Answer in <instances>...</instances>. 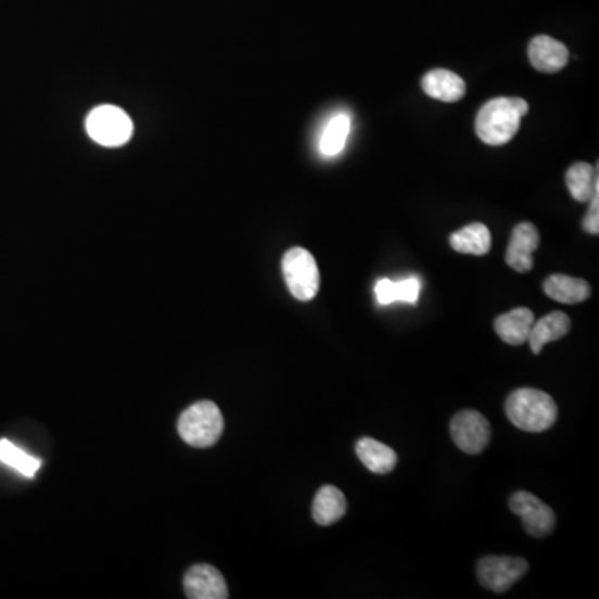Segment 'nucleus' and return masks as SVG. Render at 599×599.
<instances>
[{"label": "nucleus", "mask_w": 599, "mask_h": 599, "mask_svg": "<svg viewBox=\"0 0 599 599\" xmlns=\"http://www.w3.org/2000/svg\"><path fill=\"white\" fill-rule=\"evenodd\" d=\"M543 290L549 298L566 305L582 304L591 295V286L586 280L561 273L548 277L543 283Z\"/></svg>", "instance_id": "2eb2a0df"}, {"label": "nucleus", "mask_w": 599, "mask_h": 599, "mask_svg": "<svg viewBox=\"0 0 599 599\" xmlns=\"http://www.w3.org/2000/svg\"><path fill=\"white\" fill-rule=\"evenodd\" d=\"M533 323H535V314L530 308H514L496 318L495 332L508 345H523L528 342Z\"/></svg>", "instance_id": "f8f14e48"}, {"label": "nucleus", "mask_w": 599, "mask_h": 599, "mask_svg": "<svg viewBox=\"0 0 599 599\" xmlns=\"http://www.w3.org/2000/svg\"><path fill=\"white\" fill-rule=\"evenodd\" d=\"M538 246L539 232L535 225L530 221L518 224L511 232L510 243H508L507 264L518 273H526L535 265L533 254Z\"/></svg>", "instance_id": "9d476101"}, {"label": "nucleus", "mask_w": 599, "mask_h": 599, "mask_svg": "<svg viewBox=\"0 0 599 599\" xmlns=\"http://www.w3.org/2000/svg\"><path fill=\"white\" fill-rule=\"evenodd\" d=\"M0 461L21 471L24 476H29V479L36 476L37 471L42 467V461L39 458L30 457L8 439H0Z\"/></svg>", "instance_id": "412c9836"}, {"label": "nucleus", "mask_w": 599, "mask_h": 599, "mask_svg": "<svg viewBox=\"0 0 599 599\" xmlns=\"http://www.w3.org/2000/svg\"><path fill=\"white\" fill-rule=\"evenodd\" d=\"M421 282L417 277L393 282L390 279H382L374 285V295L379 300V304L386 305L395 304V302H405V304L417 305L420 298Z\"/></svg>", "instance_id": "6ab92c4d"}, {"label": "nucleus", "mask_w": 599, "mask_h": 599, "mask_svg": "<svg viewBox=\"0 0 599 599\" xmlns=\"http://www.w3.org/2000/svg\"><path fill=\"white\" fill-rule=\"evenodd\" d=\"M179 433L183 442L195 448H208L224 433V417L214 402H199L183 411L179 420Z\"/></svg>", "instance_id": "7ed1b4c3"}, {"label": "nucleus", "mask_w": 599, "mask_h": 599, "mask_svg": "<svg viewBox=\"0 0 599 599\" xmlns=\"http://www.w3.org/2000/svg\"><path fill=\"white\" fill-rule=\"evenodd\" d=\"M528 561L523 558L485 557L479 561L476 576L489 591L507 592L528 573Z\"/></svg>", "instance_id": "423d86ee"}, {"label": "nucleus", "mask_w": 599, "mask_h": 599, "mask_svg": "<svg viewBox=\"0 0 599 599\" xmlns=\"http://www.w3.org/2000/svg\"><path fill=\"white\" fill-rule=\"evenodd\" d=\"M571 320L563 311H551L535 320L532 332H530L528 343L532 346L533 354L539 355L545 348V345L551 342H558L570 333Z\"/></svg>", "instance_id": "4468645a"}, {"label": "nucleus", "mask_w": 599, "mask_h": 599, "mask_svg": "<svg viewBox=\"0 0 599 599\" xmlns=\"http://www.w3.org/2000/svg\"><path fill=\"white\" fill-rule=\"evenodd\" d=\"M528 58L536 71L557 74L566 67L570 52L566 46L553 37L538 36L530 42Z\"/></svg>", "instance_id": "9b49d317"}, {"label": "nucleus", "mask_w": 599, "mask_h": 599, "mask_svg": "<svg viewBox=\"0 0 599 599\" xmlns=\"http://www.w3.org/2000/svg\"><path fill=\"white\" fill-rule=\"evenodd\" d=\"M511 102H513V107L517 109L518 115H520L521 118L528 114L530 105L526 100L520 99V97H513Z\"/></svg>", "instance_id": "b1692460"}, {"label": "nucleus", "mask_w": 599, "mask_h": 599, "mask_svg": "<svg viewBox=\"0 0 599 599\" xmlns=\"http://www.w3.org/2000/svg\"><path fill=\"white\" fill-rule=\"evenodd\" d=\"M349 133V117L348 115H339V117L332 118L324 129L323 136L320 140L321 154L333 155L340 154L343 146H345L346 139Z\"/></svg>", "instance_id": "4be33fe9"}, {"label": "nucleus", "mask_w": 599, "mask_h": 599, "mask_svg": "<svg viewBox=\"0 0 599 599\" xmlns=\"http://www.w3.org/2000/svg\"><path fill=\"white\" fill-rule=\"evenodd\" d=\"M187 598L190 599H227L229 586L217 568L211 564H195L187 571L183 578Z\"/></svg>", "instance_id": "1a4fd4ad"}, {"label": "nucleus", "mask_w": 599, "mask_h": 599, "mask_svg": "<svg viewBox=\"0 0 599 599\" xmlns=\"http://www.w3.org/2000/svg\"><path fill=\"white\" fill-rule=\"evenodd\" d=\"M346 513V498L336 486L324 485L315 495L311 517L320 526H330Z\"/></svg>", "instance_id": "dca6fc26"}, {"label": "nucleus", "mask_w": 599, "mask_h": 599, "mask_svg": "<svg viewBox=\"0 0 599 599\" xmlns=\"http://www.w3.org/2000/svg\"><path fill=\"white\" fill-rule=\"evenodd\" d=\"M87 133L93 142L104 146H120L132 139V118L115 105H100L90 112Z\"/></svg>", "instance_id": "39448f33"}, {"label": "nucleus", "mask_w": 599, "mask_h": 599, "mask_svg": "<svg viewBox=\"0 0 599 599\" xmlns=\"http://www.w3.org/2000/svg\"><path fill=\"white\" fill-rule=\"evenodd\" d=\"M508 420L528 433H541L557 423L558 407L548 393L535 388L514 390L505 404Z\"/></svg>", "instance_id": "f257e3e1"}, {"label": "nucleus", "mask_w": 599, "mask_h": 599, "mask_svg": "<svg viewBox=\"0 0 599 599\" xmlns=\"http://www.w3.org/2000/svg\"><path fill=\"white\" fill-rule=\"evenodd\" d=\"M449 245L458 254L464 255H486L492 248V233L488 227L483 224H470L464 229L451 233Z\"/></svg>", "instance_id": "a211bd4d"}, {"label": "nucleus", "mask_w": 599, "mask_h": 599, "mask_svg": "<svg viewBox=\"0 0 599 599\" xmlns=\"http://www.w3.org/2000/svg\"><path fill=\"white\" fill-rule=\"evenodd\" d=\"M591 205H589L588 214H586L585 220H583V229L591 235H598L599 233V193L592 196Z\"/></svg>", "instance_id": "5701e85b"}, {"label": "nucleus", "mask_w": 599, "mask_h": 599, "mask_svg": "<svg viewBox=\"0 0 599 599\" xmlns=\"http://www.w3.org/2000/svg\"><path fill=\"white\" fill-rule=\"evenodd\" d=\"M521 117L508 97L489 100L480 109L474 129L488 145L499 146L510 142L520 129Z\"/></svg>", "instance_id": "f03ea898"}, {"label": "nucleus", "mask_w": 599, "mask_h": 599, "mask_svg": "<svg viewBox=\"0 0 599 599\" xmlns=\"http://www.w3.org/2000/svg\"><path fill=\"white\" fill-rule=\"evenodd\" d=\"M510 510L521 518L524 532L530 536L543 538L555 530V523H557L555 511L532 493H514L510 498Z\"/></svg>", "instance_id": "6e6552de"}, {"label": "nucleus", "mask_w": 599, "mask_h": 599, "mask_svg": "<svg viewBox=\"0 0 599 599\" xmlns=\"http://www.w3.org/2000/svg\"><path fill=\"white\" fill-rule=\"evenodd\" d=\"M355 449H357V455L361 463H364L371 473H390V471L396 467V463H398V457H396L395 449L390 448L385 443H380L379 439H358Z\"/></svg>", "instance_id": "f3484780"}, {"label": "nucleus", "mask_w": 599, "mask_h": 599, "mask_svg": "<svg viewBox=\"0 0 599 599\" xmlns=\"http://www.w3.org/2000/svg\"><path fill=\"white\" fill-rule=\"evenodd\" d=\"M449 432L455 445L468 455L485 451L492 438V426L480 411L463 410L455 415Z\"/></svg>", "instance_id": "0eeeda50"}, {"label": "nucleus", "mask_w": 599, "mask_h": 599, "mask_svg": "<svg viewBox=\"0 0 599 599\" xmlns=\"http://www.w3.org/2000/svg\"><path fill=\"white\" fill-rule=\"evenodd\" d=\"M283 279L290 293L300 302H310L320 289V271L317 260L302 246L290 248L282 260Z\"/></svg>", "instance_id": "20e7f679"}, {"label": "nucleus", "mask_w": 599, "mask_h": 599, "mask_svg": "<svg viewBox=\"0 0 599 599\" xmlns=\"http://www.w3.org/2000/svg\"><path fill=\"white\" fill-rule=\"evenodd\" d=\"M566 186L571 196L578 202H589L599 193L598 167L576 162L566 171Z\"/></svg>", "instance_id": "aec40b11"}, {"label": "nucleus", "mask_w": 599, "mask_h": 599, "mask_svg": "<svg viewBox=\"0 0 599 599\" xmlns=\"http://www.w3.org/2000/svg\"><path fill=\"white\" fill-rule=\"evenodd\" d=\"M424 93H429L432 99L442 100V102H458L463 99L467 92V84L460 75L445 68H435L424 75L421 80Z\"/></svg>", "instance_id": "ddd939ff"}]
</instances>
